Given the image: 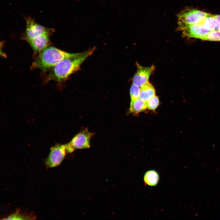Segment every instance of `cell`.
<instances>
[{"mask_svg": "<svg viewBox=\"0 0 220 220\" xmlns=\"http://www.w3.org/2000/svg\"><path fill=\"white\" fill-rule=\"evenodd\" d=\"M139 87L133 83L131 86L130 90L131 101L134 100L139 98L140 92Z\"/></svg>", "mask_w": 220, "mask_h": 220, "instance_id": "cell-17", "label": "cell"}, {"mask_svg": "<svg viewBox=\"0 0 220 220\" xmlns=\"http://www.w3.org/2000/svg\"><path fill=\"white\" fill-rule=\"evenodd\" d=\"M209 14L199 10L187 8L178 15V21L191 24H201Z\"/></svg>", "mask_w": 220, "mask_h": 220, "instance_id": "cell-6", "label": "cell"}, {"mask_svg": "<svg viewBox=\"0 0 220 220\" xmlns=\"http://www.w3.org/2000/svg\"><path fill=\"white\" fill-rule=\"evenodd\" d=\"M147 108L146 102L139 98L131 101L129 109V112L137 114L143 112Z\"/></svg>", "mask_w": 220, "mask_h": 220, "instance_id": "cell-11", "label": "cell"}, {"mask_svg": "<svg viewBox=\"0 0 220 220\" xmlns=\"http://www.w3.org/2000/svg\"><path fill=\"white\" fill-rule=\"evenodd\" d=\"M178 30L181 31L184 37L201 40L210 31L202 23L191 24L178 21Z\"/></svg>", "mask_w": 220, "mask_h": 220, "instance_id": "cell-4", "label": "cell"}, {"mask_svg": "<svg viewBox=\"0 0 220 220\" xmlns=\"http://www.w3.org/2000/svg\"><path fill=\"white\" fill-rule=\"evenodd\" d=\"M159 179L157 172L151 170L147 171L144 175V179L145 183L150 186H154L158 183Z\"/></svg>", "mask_w": 220, "mask_h": 220, "instance_id": "cell-12", "label": "cell"}, {"mask_svg": "<svg viewBox=\"0 0 220 220\" xmlns=\"http://www.w3.org/2000/svg\"><path fill=\"white\" fill-rule=\"evenodd\" d=\"M51 34H45L34 38L26 40L35 53H39L49 46Z\"/></svg>", "mask_w": 220, "mask_h": 220, "instance_id": "cell-9", "label": "cell"}, {"mask_svg": "<svg viewBox=\"0 0 220 220\" xmlns=\"http://www.w3.org/2000/svg\"><path fill=\"white\" fill-rule=\"evenodd\" d=\"M147 108L151 110H155L158 107L160 101L158 97L155 96L146 102Z\"/></svg>", "mask_w": 220, "mask_h": 220, "instance_id": "cell-15", "label": "cell"}, {"mask_svg": "<svg viewBox=\"0 0 220 220\" xmlns=\"http://www.w3.org/2000/svg\"><path fill=\"white\" fill-rule=\"evenodd\" d=\"M202 24L207 29L210 31L216 30L215 20L213 15L209 14Z\"/></svg>", "mask_w": 220, "mask_h": 220, "instance_id": "cell-13", "label": "cell"}, {"mask_svg": "<svg viewBox=\"0 0 220 220\" xmlns=\"http://www.w3.org/2000/svg\"><path fill=\"white\" fill-rule=\"evenodd\" d=\"M75 54L65 52L54 47L48 46L39 53L33 63L32 68H38L46 72L51 70L62 61Z\"/></svg>", "mask_w": 220, "mask_h": 220, "instance_id": "cell-2", "label": "cell"}, {"mask_svg": "<svg viewBox=\"0 0 220 220\" xmlns=\"http://www.w3.org/2000/svg\"><path fill=\"white\" fill-rule=\"evenodd\" d=\"M19 211H17L15 213L10 215L6 218L3 219L5 220H19V219H29L30 218H32L29 215H25L22 214L19 212Z\"/></svg>", "mask_w": 220, "mask_h": 220, "instance_id": "cell-16", "label": "cell"}, {"mask_svg": "<svg viewBox=\"0 0 220 220\" xmlns=\"http://www.w3.org/2000/svg\"><path fill=\"white\" fill-rule=\"evenodd\" d=\"M202 40L211 41H220V31L214 30L210 31Z\"/></svg>", "mask_w": 220, "mask_h": 220, "instance_id": "cell-14", "label": "cell"}, {"mask_svg": "<svg viewBox=\"0 0 220 220\" xmlns=\"http://www.w3.org/2000/svg\"><path fill=\"white\" fill-rule=\"evenodd\" d=\"M66 153L65 144H58L51 147L45 160L47 167L51 168L59 166L64 159Z\"/></svg>", "mask_w": 220, "mask_h": 220, "instance_id": "cell-7", "label": "cell"}, {"mask_svg": "<svg viewBox=\"0 0 220 220\" xmlns=\"http://www.w3.org/2000/svg\"><path fill=\"white\" fill-rule=\"evenodd\" d=\"M155 94L153 86L148 81L140 87L139 98L146 102L155 96Z\"/></svg>", "mask_w": 220, "mask_h": 220, "instance_id": "cell-10", "label": "cell"}, {"mask_svg": "<svg viewBox=\"0 0 220 220\" xmlns=\"http://www.w3.org/2000/svg\"><path fill=\"white\" fill-rule=\"evenodd\" d=\"M214 16L215 19L220 22V15H214Z\"/></svg>", "mask_w": 220, "mask_h": 220, "instance_id": "cell-18", "label": "cell"}, {"mask_svg": "<svg viewBox=\"0 0 220 220\" xmlns=\"http://www.w3.org/2000/svg\"><path fill=\"white\" fill-rule=\"evenodd\" d=\"M25 19L26 26L23 37L26 41L45 34L51 35L54 32L53 29L47 28L38 24L31 17H25Z\"/></svg>", "mask_w": 220, "mask_h": 220, "instance_id": "cell-5", "label": "cell"}, {"mask_svg": "<svg viewBox=\"0 0 220 220\" xmlns=\"http://www.w3.org/2000/svg\"><path fill=\"white\" fill-rule=\"evenodd\" d=\"M95 49L94 47L82 52L75 53L63 60L51 69L48 79L58 82L65 80L80 68L82 63L93 53Z\"/></svg>", "mask_w": 220, "mask_h": 220, "instance_id": "cell-1", "label": "cell"}, {"mask_svg": "<svg viewBox=\"0 0 220 220\" xmlns=\"http://www.w3.org/2000/svg\"><path fill=\"white\" fill-rule=\"evenodd\" d=\"M94 134L84 128L65 144L67 152L71 153L77 149L88 148L90 147V141Z\"/></svg>", "mask_w": 220, "mask_h": 220, "instance_id": "cell-3", "label": "cell"}, {"mask_svg": "<svg viewBox=\"0 0 220 220\" xmlns=\"http://www.w3.org/2000/svg\"><path fill=\"white\" fill-rule=\"evenodd\" d=\"M137 70L133 78V84L140 87L148 81L151 74L154 71L155 66L145 67L137 64Z\"/></svg>", "mask_w": 220, "mask_h": 220, "instance_id": "cell-8", "label": "cell"}]
</instances>
